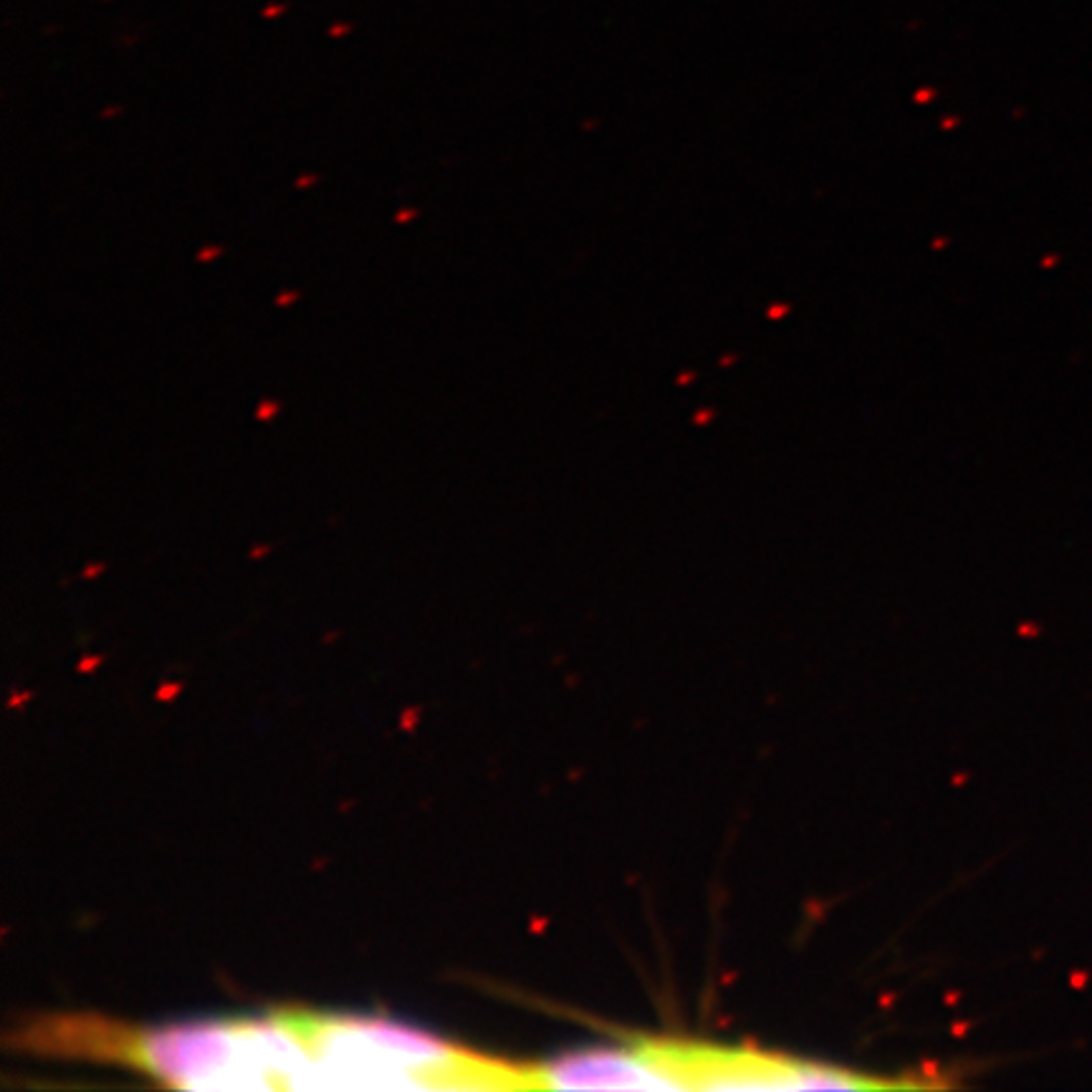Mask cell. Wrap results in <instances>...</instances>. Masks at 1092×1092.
<instances>
[{
	"label": "cell",
	"mask_w": 1092,
	"mask_h": 1092,
	"mask_svg": "<svg viewBox=\"0 0 1092 1092\" xmlns=\"http://www.w3.org/2000/svg\"><path fill=\"white\" fill-rule=\"evenodd\" d=\"M286 1014L314 1059V1090H534L531 1062L486 1057L390 1019Z\"/></svg>",
	"instance_id": "1"
},
{
	"label": "cell",
	"mask_w": 1092,
	"mask_h": 1092,
	"mask_svg": "<svg viewBox=\"0 0 1092 1092\" xmlns=\"http://www.w3.org/2000/svg\"><path fill=\"white\" fill-rule=\"evenodd\" d=\"M38 1054L104 1059L183 1090H271L261 1019L129 1029L99 1017H41L18 1031Z\"/></svg>",
	"instance_id": "2"
},
{
	"label": "cell",
	"mask_w": 1092,
	"mask_h": 1092,
	"mask_svg": "<svg viewBox=\"0 0 1092 1092\" xmlns=\"http://www.w3.org/2000/svg\"><path fill=\"white\" fill-rule=\"evenodd\" d=\"M652 1052L668 1090H868L913 1085L779 1052L691 1039H652Z\"/></svg>",
	"instance_id": "3"
},
{
	"label": "cell",
	"mask_w": 1092,
	"mask_h": 1092,
	"mask_svg": "<svg viewBox=\"0 0 1092 1092\" xmlns=\"http://www.w3.org/2000/svg\"><path fill=\"white\" fill-rule=\"evenodd\" d=\"M534 1090H665L648 1039L587 1047L531 1062Z\"/></svg>",
	"instance_id": "4"
}]
</instances>
